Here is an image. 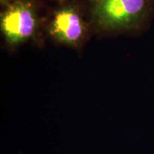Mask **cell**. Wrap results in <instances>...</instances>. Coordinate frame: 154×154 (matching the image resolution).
I'll use <instances>...</instances> for the list:
<instances>
[{"label":"cell","instance_id":"obj_1","mask_svg":"<svg viewBox=\"0 0 154 154\" xmlns=\"http://www.w3.org/2000/svg\"><path fill=\"white\" fill-rule=\"evenodd\" d=\"M94 26L112 34H140L154 18V0H92Z\"/></svg>","mask_w":154,"mask_h":154},{"label":"cell","instance_id":"obj_2","mask_svg":"<svg viewBox=\"0 0 154 154\" xmlns=\"http://www.w3.org/2000/svg\"><path fill=\"white\" fill-rule=\"evenodd\" d=\"M41 19L32 0H13L5 6L0 16V28L5 42L16 47L37 34Z\"/></svg>","mask_w":154,"mask_h":154},{"label":"cell","instance_id":"obj_3","mask_svg":"<svg viewBox=\"0 0 154 154\" xmlns=\"http://www.w3.org/2000/svg\"><path fill=\"white\" fill-rule=\"evenodd\" d=\"M47 29L55 42L72 48L82 47L89 34V26L82 11L73 3L66 4L56 10Z\"/></svg>","mask_w":154,"mask_h":154},{"label":"cell","instance_id":"obj_4","mask_svg":"<svg viewBox=\"0 0 154 154\" xmlns=\"http://www.w3.org/2000/svg\"><path fill=\"white\" fill-rule=\"evenodd\" d=\"M11 1H13V0H0V2H1L2 5L5 6L8 5L9 3H10Z\"/></svg>","mask_w":154,"mask_h":154},{"label":"cell","instance_id":"obj_5","mask_svg":"<svg viewBox=\"0 0 154 154\" xmlns=\"http://www.w3.org/2000/svg\"><path fill=\"white\" fill-rule=\"evenodd\" d=\"M55 1H58V2H66L67 0H55Z\"/></svg>","mask_w":154,"mask_h":154}]
</instances>
